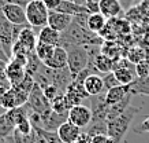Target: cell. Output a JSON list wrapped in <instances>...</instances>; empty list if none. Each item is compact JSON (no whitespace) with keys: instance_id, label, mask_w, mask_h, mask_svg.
I'll return each instance as SVG.
<instances>
[{"instance_id":"cell-17","label":"cell","mask_w":149,"mask_h":143,"mask_svg":"<svg viewBox=\"0 0 149 143\" xmlns=\"http://www.w3.org/2000/svg\"><path fill=\"white\" fill-rule=\"evenodd\" d=\"M18 42L21 43L29 52H33V51H34L38 39H37L36 32L33 30V28L30 25L23 26V29L21 30V33H19V36H18Z\"/></svg>"},{"instance_id":"cell-2","label":"cell","mask_w":149,"mask_h":143,"mask_svg":"<svg viewBox=\"0 0 149 143\" xmlns=\"http://www.w3.org/2000/svg\"><path fill=\"white\" fill-rule=\"evenodd\" d=\"M137 113H138V109L130 105L122 114L118 116L116 118L107 121V136L115 143H120L125 138V135L127 134V131L130 128Z\"/></svg>"},{"instance_id":"cell-4","label":"cell","mask_w":149,"mask_h":143,"mask_svg":"<svg viewBox=\"0 0 149 143\" xmlns=\"http://www.w3.org/2000/svg\"><path fill=\"white\" fill-rule=\"evenodd\" d=\"M22 29L23 26H21V25H13L10 22L0 8V47L8 55V58H11L13 44L18 40V36Z\"/></svg>"},{"instance_id":"cell-5","label":"cell","mask_w":149,"mask_h":143,"mask_svg":"<svg viewBox=\"0 0 149 143\" xmlns=\"http://www.w3.org/2000/svg\"><path fill=\"white\" fill-rule=\"evenodd\" d=\"M25 11H26L27 23L33 29H41L48 25L49 10L45 7L42 0H29Z\"/></svg>"},{"instance_id":"cell-16","label":"cell","mask_w":149,"mask_h":143,"mask_svg":"<svg viewBox=\"0 0 149 143\" xmlns=\"http://www.w3.org/2000/svg\"><path fill=\"white\" fill-rule=\"evenodd\" d=\"M47 68L49 69H63V68H67V51L64 50L63 47H55V51L52 56H51L48 61L44 62Z\"/></svg>"},{"instance_id":"cell-32","label":"cell","mask_w":149,"mask_h":143,"mask_svg":"<svg viewBox=\"0 0 149 143\" xmlns=\"http://www.w3.org/2000/svg\"><path fill=\"white\" fill-rule=\"evenodd\" d=\"M42 91H44V95L47 97V99H49L51 102L54 101V99L58 97V95H60V94H62L58 89V87H55L54 84H49V85L44 87V88H42Z\"/></svg>"},{"instance_id":"cell-42","label":"cell","mask_w":149,"mask_h":143,"mask_svg":"<svg viewBox=\"0 0 149 143\" xmlns=\"http://www.w3.org/2000/svg\"><path fill=\"white\" fill-rule=\"evenodd\" d=\"M6 111H7V110H6V109H4V107H3V106H0V117H1V116H3V114H4V113H6Z\"/></svg>"},{"instance_id":"cell-10","label":"cell","mask_w":149,"mask_h":143,"mask_svg":"<svg viewBox=\"0 0 149 143\" xmlns=\"http://www.w3.org/2000/svg\"><path fill=\"white\" fill-rule=\"evenodd\" d=\"M6 76H7V81L11 87L17 85L25 79L26 76V68L25 65L19 63L17 61L10 59L7 62V69H6Z\"/></svg>"},{"instance_id":"cell-41","label":"cell","mask_w":149,"mask_h":143,"mask_svg":"<svg viewBox=\"0 0 149 143\" xmlns=\"http://www.w3.org/2000/svg\"><path fill=\"white\" fill-rule=\"evenodd\" d=\"M145 61H146V62H149V48H146V50H145Z\"/></svg>"},{"instance_id":"cell-19","label":"cell","mask_w":149,"mask_h":143,"mask_svg":"<svg viewBox=\"0 0 149 143\" xmlns=\"http://www.w3.org/2000/svg\"><path fill=\"white\" fill-rule=\"evenodd\" d=\"M37 39H38V42L44 43V44L58 47L59 43H60V33L47 25V26L40 29V32L37 35Z\"/></svg>"},{"instance_id":"cell-21","label":"cell","mask_w":149,"mask_h":143,"mask_svg":"<svg viewBox=\"0 0 149 143\" xmlns=\"http://www.w3.org/2000/svg\"><path fill=\"white\" fill-rule=\"evenodd\" d=\"M131 98H133V94H127L126 97L123 98L120 102H118L115 105H111L108 106V113H107V121L113 120L116 118L118 116H120L123 111L126 110L127 107L131 105Z\"/></svg>"},{"instance_id":"cell-33","label":"cell","mask_w":149,"mask_h":143,"mask_svg":"<svg viewBox=\"0 0 149 143\" xmlns=\"http://www.w3.org/2000/svg\"><path fill=\"white\" fill-rule=\"evenodd\" d=\"M86 10L89 11V14H96V13H100V4L99 0H88L85 4Z\"/></svg>"},{"instance_id":"cell-18","label":"cell","mask_w":149,"mask_h":143,"mask_svg":"<svg viewBox=\"0 0 149 143\" xmlns=\"http://www.w3.org/2000/svg\"><path fill=\"white\" fill-rule=\"evenodd\" d=\"M127 94H130V87L129 85H116L113 88H109L105 91V103L111 106V105H115L118 102H120L123 98L126 97Z\"/></svg>"},{"instance_id":"cell-8","label":"cell","mask_w":149,"mask_h":143,"mask_svg":"<svg viewBox=\"0 0 149 143\" xmlns=\"http://www.w3.org/2000/svg\"><path fill=\"white\" fill-rule=\"evenodd\" d=\"M40 118H41L40 128L51 131V132H56L59 127L67 121L68 113H63V114H62V113H56V111H54L51 109V110H48L47 113L41 114Z\"/></svg>"},{"instance_id":"cell-3","label":"cell","mask_w":149,"mask_h":143,"mask_svg":"<svg viewBox=\"0 0 149 143\" xmlns=\"http://www.w3.org/2000/svg\"><path fill=\"white\" fill-rule=\"evenodd\" d=\"M67 51V68L72 79H75L89 63V46H66Z\"/></svg>"},{"instance_id":"cell-29","label":"cell","mask_w":149,"mask_h":143,"mask_svg":"<svg viewBox=\"0 0 149 143\" xmlns=\"http://www.w3.org/2000/svg\"><path fill=\"white\" fill-rule=\"evenodd\" d=\"M127 59L130 61L131 63H140L142 61H145V50L142 48H133V50L129 51V55H127Z\"/></svg>"},{"instance_id":"cell-22","label":"cell","mask_w":149,"mask_h":143,"mask_svg":"<svg viewBox=\"0 0 149 143\" xmlns=\"http://www.w3.org/2000/svg\"><path fill=\"white\" fill-rule=\"evenodd\" d=\"M107 26V18L101 13L89 14L88 17V29L93 33H101Z\"/></svg>"},{"instance_id":"cell-40","label":"cell","mask_w":149,"mask_h":143,"mask_svg":"<svg viewBox=\"0 0 149 143\" xmlns=\"http://www.w3.org/2000/svg\"><path fill=\"white\" fill-rule=\"evenodd\" d=\"M72 1H74V3H77V4H79V6H85L88 0H72Z\"/></svg>"},{"instance_id":"cell-27","label":"cell","mask_w":149,"mask_h":143,"mask_svg":"<svg viewBox=\"0 0 149 143\" xmlns=\"http://www.w3.org/2000/svg\"><path fill=\"white\" fill-rule=\"evenodd\" d=\"M33 129H34L37 138L41 143H63L56 132H51V131L42 129L40 127H33Z\"/></svg>"},{"instance_id":"cell-44","label":"cell","mask_w":149,"mask_h":143,"mask_svg":"<svg viewBox=\"0 0 149 143\" xmlns=\"http://www.w3.org/2000/svg\"><path fill=\"white\" fill-rule=\"evenodd\" d=\"M0 48H1V47H0Z\"/></svg>"},{"instance_id":"cell-37","label":"cell","mask_w":149,"mask_h":143,"mask_svg":"<svg viewBox=\"0 0 149 143\" xmlns=\"http://www.w3.org/2000/svg\"><path fill=\"white\" fill-rule=\"evenodd\" d=\"M6 4H18L22 7H26V4L29 3V0H4Z\"/></svg>"},{"instance_id":"cell-36","label":"cell","mask_w":149,"mask_h":143,"mask_svg":"<svg viewBox=\"0 0 149 143\" xmlns=\"http://www.w3.org/2000/svg\"><path fill=\"white\" fill-rule=\"evenodd\" d=\"M42 3L45 4V7L49 11H54V10H56L60 6V3H62V0H42Z\"/></svg>"},{"instance_id":"cell-25","label":"cell","mask_w":149,"mask_h":143,"mask_svg":"<svg viewBox=\"0 0 149 143\" xmlns=\"http://www.w3.org/2000/svg\"><path fill=\"white\" fill-rule=\"evenodd\" d=\"M95 68L100 73H104V74L109 73V72H112L113 59H111V58L107 55H104L103 52H99V54L95 56Z\"/></svg>"},{"instance_id":"cell-23","label":"cell","mask_w":149,"mask_h":143,"mask_svg":"<svg viewBox=\"0 0 149 143\" xmlns=\"http://www.w3.org/2000/svg\"><path fill=\"white\" fill-rule=\"evenodd\" d=\"M112 72L115 74V77L118 79V81L123 85H129L137 79L136 68H118Z\"/></svg>"},{"instance_id":"cell-20","label":"cell","mask_w":149,"mask_h":143,"mask_svg":"<svg viewBox=\"0 0 149 143\" xmlns=\"http://www.w3.org/2000/svg\"><path fill=\"white\" fill-rule=\"evenodd\" d=\"M54 11H59V13L71 15V17H75L78 14H84V13H89L85 6H79L77 3H74L72 0H62L60 6Z\"/></svg>"},{"instance_id":"cell-31","label":"cell","mask_w":149,"mask_h":143,"mask_svg":"<svg viewBox=\"0 0 149 143\" xmlns=\"http://www.w3.org/2000/svg\"><path fill=\"white\" fill-rule=\"evenodd\" d=\"M136 74L137 77H149V62L142 61L136 65Z\"/></svg>"},{"instance_id":"cell-38","label":"cell","mask_w":149,"mask_h":143,"mask_svg":"<svg viewBox=\"0 0 149 143\" xmlns=\"http://www.w3.org/2000/svg\"><path fill=\"white\" fill-rule=\"evenodd\" d=\"M11 87L8 83L6 84H0V106H1V101H3V97H4V94L7 92V89Z\"/></svg>"},{"instance_id":"cell-35","label":"cell","mask_w":149,"mask_h":143,"mask_svg":"<svg viewBox=\"0 0 149 143\" xmlns=\"http://www.w3.org/2000/svg\"><path fill=\"white\" fill-rule=\"evenodd\" d=\"M136 132L137 134H144V132H149V117L144 118L140 123L138 127H136Z\"/></svg>"},{"instance_id":"cell-15","label":"cell","mask_w":149,"mask_h":143,"mask_svg":"<svg viewBox=\"0 0 149 143\" xmlns=\"http://www.w3.org/2000/svg\"><path fill=\"white\" fill-rule=\"evenodd\" d=\"M84 88L86 89V92L89 94V97H96V95H100L105 91L103 77L97 73H93L86 77L85 81H84Z\"/></svg>"},{"instance_id":"cell-28","label":"cell","mask_w":149,"mask_h":143,"mask_svg":"<svg viewBox=\"0 0 149 143\" xmlns=\"http://www.w3.org/2000/svg\"><path fill=\"white\" fill-rule=\"evenodd\" d=\"M55 51V47L54 46H49V44H44V43L41 42H37V46L34 48V52H36V55L38 56V59L44 63L45 61H48L52 56Z\"/></svg>"},{"instance_id":"cell-14","label":"cell","mask_w":149,"mask_h":143,"mask_svg":"<svg viewBox=\"0 0 149 143\" xmlns=\"http://www.w3.org/2000/svg\"><path fill=\"white\" fill-rule=\"evenodd\" d=\"M100 13L105 18H118L123 13L120 0H99Z\"/></svg>"},{"instance_id":"cell-12","label":"cell","mask_w":149,"mask_h":143,"mask_svg":"<svg viewBox=\"0 0 149 143\" xmlns=\"http://www.w3.org/2000/svg\"><path fill=\"white\" fill-rule=\"evenodd\" d=\"M72 17L59 11H49L48 15V26H51L52 29H55L56 32L63 33L66 29L71 25Z\"/></svg>"},{"instance_id":"cell-13","label":"cell","mask_w":149,"mask_h":143,"mask_svg":"<svg viewBox=\"0 0 149 143\" xmlns=\"http://www.w3.org/2000/svg\"><path fill=\"white\" fill-rule=\"evenodd\" d=\"M66 97L67 99L70 101L72 106H75V105H81V102L86 98H89V94L86 92V89L84 88V84L81 83H77V81H74L72 80V83L68 85V88L66 89Z\"/></svg>"},{"instance_id":"cell-6","label":"cell","mask_w":149,"mask_h":143,"mask_svg":"<svg viewBox=\"0 0 149 143\" xmlns=\"http://www.w3.org/2000/svg\"><path fill=\"white\" fill-rule=\"evenodd\" d=\"M26 105L32 111H34V113H37V114H40V116L52 109V106H51V101L49 99H47V97L44 95L42 88H41L37 83L34 84L32 92H30V95H29V99H27Z\"/></svg>"},{"instance_id":"cell-24","label":"cell","mask_w":149,"mask_h":143,"mask_svg":"<svg viewBox=\"0 0 149 143\" xmlns=\"http://www.w3.org/2000/svg\"><path fill=\"white\" fill-rule=\"evenodd\" d=\"M129 87L133 95H149V77H137Z\"/></svg>"},{"instance_id":"cell-39","label":"cell","mask_w":149,"mask_h":143,"mask_svg":"<svg viewBox=\"0 0 149 143\" xmlns=\"http://www.w3.org/2000/svg\"><path fill=\"white\" fill-rule=\"evenodd\" d=\"M0 59H4V61H10L8 55L6 54L4 51H3V48H0Z\"/></svg>"},{"instance_id":"cell-11","label":"cell","mask_w":149,"mask_h":143,"mask_svg":"<svg viewBox=\"0 0 149 143\" xmlns=\"http://www.w3.org/2000/svg\"><path fill=\"white\" fill-rule=\"evenodd\" d=\"M56 134L63 143H77L78 139L81 138V128L67 120L59 127Z\"/></svg>"},{"instance_id":"cell-26","label":"cell","mask_w":149,"mask_h":143,"mask_svg":"<svg viewBox=\"0 0 149 143\" xmlns=\"http://www.w3.org/2000/svg\"><path fill=\"white\" fill-rule=\"evenodd\" d=\"M51 106H52V110L54 111L63 114V113H68V110L72 107V105L67 99L66 94H60V95H58L54 101L51 102Z\"/></svg>"},{"instance_id":"cell-7","label":"cell","mask_w":149,"mask_h":143,"mask_svg":"<svg viewBox=\"0 0 149 143\" xmlns=\"http://www.w3.org/2000/svg\"><path fill=\"white\" fill-rule=\"evenodd\" d=\"M92 110L91 107L84 106V105H75L68 110V118L70 123L77 125L79 128H85L92 123Z\"/></svg>"},{"instance_id":"cell-34","label":"cell","mask_w":149,"mask_h":143,"mask_svg":"<svg viewBox=\"0 0 149 143\" xmlns=\"http://www.w3.org/2000/svg\"><path fill=\"white\" fill-rule=\"evenodd\" d=\"M7 62L8 61L0 59V84H6L7 81V76H6V69H7Z\"/></svg>"},{"instance_id":"cell-30","label":"cell","mask_w":149,"mask_h":143,"mask_svg":"<svg viewBox=\"0 0 149 143\" xmlns=\"http://www.w3.org/2000/svg\"><path fill=\"white\" fill-rule=\"evenodd\" d=\"M103 81H104V87H105V91L109 89V88H113L116 85H120V83L118 81V79L115 77L113 72H109V73H105L103 77Z\"/></svg>"},{"instance_id":"cell-1","label":"cell","mask_w":149,"mask_h":143,"mask_svg":"<svg viewBox=\"0 0 149 143\" xmlns=\"http://www.w3.org/2000/svg\"><path fill=\"white\" fill-rule=\"evenodd\" d=\"M104 39L99 33L91 32L88 28H84L72 19L71 25L63 33H60V47L66 46H101Z\"/></svg>"},{"instance_id":"cell-9","label":"cell","mask_w":149,"mask_h":143,"mask_svg":"<svg viewBox=\"0 0 149 143\" xmlns=\"http://www.w3.org/2000/svg\"><path fill=\"white\" fill-rule=\"evenodd\" d=\"M1 11L7 19L13 25H21V26H26L27 18H26V11L25 7L18 4H4L1 7Z\"/></svg>"},{"instance_id":"cell-43","label":"cell","mask_w":149,"mask_h":143,"mask_svg":"<svg viewBox=\"0 0 149 143\" xmlns=\"http://www.w3.org/2000/svg\"><path fill=\"white\" fill-rule=\"evenodd\" d=\"M36 143H41V142H40V140H38V138H37V140H36Z\"/></svg>"}]
</instances>
